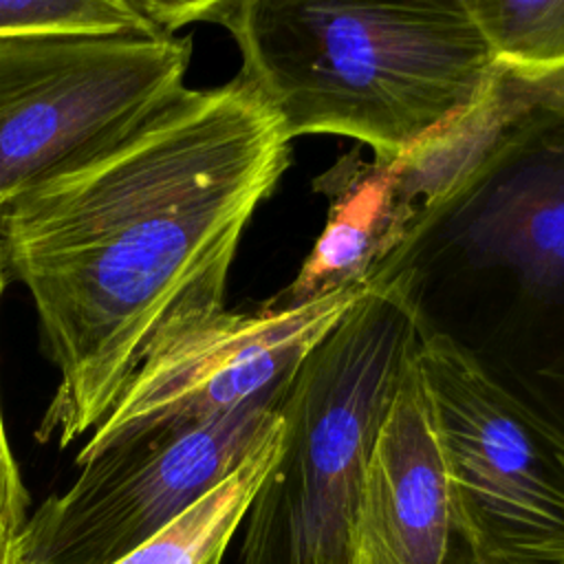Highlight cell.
Masks as SVG:
<instances>
[{"instance_id": "cell-1", "label": "cell", "mask_w": 564, "mask_h": 564, "mask_svg": "<svg viewBox=\"0 0 564 564\" xmlns=\"http://www.w3.org/2000/svg\"><path fill=\"white\" fill-rule=\"evenodd\" d=\"M289 143L238 77L181 88L0 207L4 278L29 291L59 372L40 441L93 432L163 333L225 308L238 242Z\"/></svg>"}, {"instance_id": "cell-2", "label": "cell", "mask_w": 564, "mask_h": 564, "mask_svg": "<svg viewBox=\"0 0 564 564\" xmlns=\"http://www.w3.org/2000/svg\"><path fill=\"white\" fill-rule=\"evenodd\" d=\"M361 286L564 432V73L500 68Z\"/></svg>"}, {"instance_id": "cell-3", "label": "cell", "mask_w": 564, "mask_h": 564, "mask_svg": "<svg viewBox=\"0 0 564 564\" xmlns=\"http://www.w3.org/2000/svg\"><path fill=\"white\" fill-rule=\"evenodd\" d=\"M200 20L289 139L344 134L394 163L476 108L500 66L465 0H214Z\"/></svg>"}, {"instance_id": "cell-4", "label": "cell", "mask_w": 564, "mask_h": 564, "mask_svg": "<svg viewBox=\"0 0 564 564\" xmlns=\"http://www.w3.org/2000/svg\"><path fill=\"white\" fill-rule=\"evenodd\" d=\"M419 348L401 304L364 289L304 355L282 401L275 458L240 524L236 564H350L368 460Z\"/></svg>"}, {"instance_id": "cell-5", "label": "cell", "mask_w": 564, "mask_h": 564, "mask_svg": "<svg viewBox=\"0 0 564 564\" xmlns=\"http://www.w3.org/2000/svg\"><path fill=\"white\" fill-rule=\"evenodd\" d=\"M458 549L476 562L564 564V432L441 341L416 357Z\"/></svg>"}, {"instance_id": "cell-6", "label": "cell", "mask_w": 564, "mask_h": 564, "mask_svg": "<svg viewBox=\"0 0 564 564\" xmlns=\"http://www.w3.org/2000/svg\"><path fill=\"white\" fill-rule=\"evenodd\" d=\"M192 40L59 33L0 40V207L106 148L185 88Z\"/></svg>"}, {"instance_id": "cell-7", "label": "cell", "mask_w": 564, "mask_h": 564, "mask_svg": "<svg viewBox=\"0 0 564 564\" xmlns=\"http://www.w3.org/2000/svg\"><path fill=\"white\" fill-rule=\"evenodd\" d=\"M286 390L167 423L86 460L20 531V564H115L225 482L280 432Z\"/></svg>"}, {"instance_id": "cell-8", "label": "cell", "mask_w": 564, "mask_h": 564, "mask_svg": "<svg viewBox=\"0 0 564 564\" xmlns=\"http://www.w3.org/2000/svg\"><path fill=\"white\" fill-rule=\"evenodd\" d=\"M361 295L364 286L355 284L295 306L223 308L163 333L75 463L145 430L209 419L284 390L304 355Z\"/></svg>"}, {"instance_id": "cell-9", "label": "cell", "mask_w": 564, "mask_h": 564, "mask_svg": "<svg viewBox=\"0 0 564 564\" xmlns=\"http://www.w3.org/2000/svg\"><path fill=\"white\" fill-rule=\"evenodd\" d=\"M456 546L447 471L414 364L368 460L350 564H449Z\"/></svg>"}, {"instance_id": "cell-10", "label": "cell", "mask_w": 564, "mask_h": 564, "mask_svg": "<svg viewBox=\"0 0 564 564\" xmlns=\"http://www.w3.org/2000/svg\"><path fill=\"white\" fill-rule=\"evenodd\" d=\"M341 176L324 174L337 194L324 234L302 264L295 282L273 306H295L355 286L394 242L410 212L401 205L390 163H339Z\"/></svg>"}, {"instance_id": "cell-11", "label": "cell", "mask_w": 564, "mask_h": 564, "mask_svg": "<svg viewBox=\"0 0 564 564\" xmlns=\"http://www.w3.org/2000/svg\"><path fill=\"white\" fill-rule=\"evenodd\" d=\"M278 443L280 432L214 491L115 564H220L275 458Z\"/></svg>"}, {"instance_id": "cell-12", "label": "cell", "mask_w": 564, "mask_h": 564, "mask_svg": "<svg viewBox=\"0 0 564 564\" xmlns=\"http://www.w3.org/2000/svg\"><path fill=\"white\" fill-rule=\"evenodd\" d=\"M500 68L549 77L564 73V0H465Z\"/></svg>"}, {"instance_id": "cell-13", "label": "cell", "mask_w": 564, "mask_h": 564, "mask_svg": "<svg viewBox=\"0 0 564 564\" xmlns=\"http://www.w3.org/2000/svg\"><path fill=\"white\" fill-rule=\"evenodd\" d=\"M59 33L172 35L154 22L150 0H0V40Z\"/></svg>"}, {"instance_id": "cell-14", "label": "cell", "mask_w": 564, "mask_h": 564, "mask_svg": "<svg viewBox=\"0 0 564 564\" xmlns=\"http://www.w3.org/2000/svg\"><path fill=\"white\" fill-rule=\"evenodd\" d=\"M4 289V271L0 262V295ZM29 509V494L22 485L18 463L11 454L4 421L0 410V533H20L26 522Z\"/></svg>"}, {"instance_id": "cell-15", "label": "cell", "mask_w": 564, "mask_h": 564, "mask_svg": "<svg viewBox=\"0 0 564 564\" xmlns=\"http://www.w3.org/2000/svg\"><path fill=\"white\" fill-rule=\"evenodd\" d=\"M0 564H20V533H0Z\"/></svg>"}, {"instance_id": "cell-16", "label": "cell", "mask_w": 564, "mask_h": 564, "mask_svg": "<svg viewBox=\"0 0 564 564\" xmlns=\"http://www.w3.org/2000/svg\"><path fill=\"white\" fill-rule=\"evenodd\" d=\"M449 564H505V562H476V560H469L458 546H456V551H454V557H452V562Z\"/></svg>"}]
</instances>
